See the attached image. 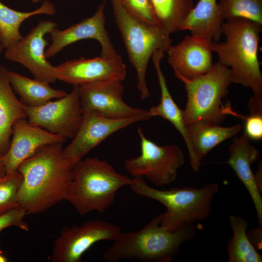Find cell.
<instances>
[{"label": "cell", "instance_id": "cell-1", "mask_svg": "<svg viewBox=\"0 0 262 262\" xmlns=\"http://www.w3.org/2000/svg\"><path fill=\"white\" fill-rule=\"evenodd\" d=\"M73 164L64 156L63 143L39 148L17 168L22 176L18 192L19 207L26 214H36L65 200Z\"/></svg>", "mask_w": 262, "mask_h": 262}, {"label": "cell", "instance_id": "cell-2", "mask_svg": "<svg viewBox=\"0 0 262 262\" xmlns=\"http://www.w3.org/2000/svg\"><path fill=\"white\" fill-rule=\"evenodd\" d=\"M262 25L244 18L224 22L225 42L213 41L212 47L218 61L228 67L232 82L250 88L254 95L262 96V75L258 48Z\"/></svg>", "mask_w": 262, "mask_h": 262}, {"label": "cell", "instance_id": "cell-3", "mask_svg": "<svg viewBox=\"0 0 262 262\" xmlns=\"http://www.w3.org/2000/svg\"><path fill=\"white\" fill-rule=\"evenodd\" d=\"M196 233L193 224L169 231L161 225L157 215L138 231L121 232L103 252V258L108 262L126 259L170 262L181 246L194 238Z\"/></svg>", "mask_w": 262, "mask_h": 262}, {"label": "cell", "instance_id": "cell-4", "mask_svg": "<svg viewBox=\"0 0 262 262\" xmlns=\"http://www.w3.org/2000/svg\"><path fill=\"white\" fill-rule=\"evenodd\" d=\"M131 181L106 161L82 159L73 164V179L65 200L80 215L94 211L102 213L112 205L118 191Z\"/></svg>", "mask_w": 262, "mask_h": 262}, {"label": "cell", "instance_id": "cell-5", "mask_svg": "<svg viewBox=\"0 0 262 262\" xmlns=\"http://www.w3.org/2000/svg\"><path fill=\"white\" fill-rule=\"evenodd\" d=\"M130 188L135 194L156 200L166 208L158 215L161 225L169 231L207 218L212 203L219 192V185L211 183L200 188L194 187L159 190L149 186L143 177L132 179Z\"/></svg>", "mask_w": 262, "mask_h": 262}, {"label": "cell", "instance_id": "cell-6", "mask_svg": "<svg viewBox=\"0 0 262 262\" xmlns=\"http://www.w3.org/2000/svg\"><path fill=\"white\" fill-rule=\"evenodd\" d=\"M111 2L115 22L136 72L137 88L144 100L149 96L146 78L148 62L155 51L166 52L171 47L170 34L159 25L147 24L135 17L118 0Z\"/></svg>", "mask_w": 262, "mask_h": 262}, {"label": "cell", "instance_id": "cell-7", "mask_svg": "<svg viewBox=\"0 0 262 262\" xmlns=\"http://www.w3.org/2000/svg\"><path fill=\"white\" fill-rule=\"evenodd\" d=\"M179 79L184 84L187 94L183 110L185 125L198 120L220 124L225 119L227 114L222 100L232 82L228 67L218 61L204 74L191 80Z\"/></svg>", "mask_w": 262, "mask_h": 262}, {"label": "cell", "instance_id": "cell-8", "mask_svg": "<svg viewBox=\"0 0 262 262\" xmlns=\"http://www.w3.org/2000/svg\"><path fill=\"white\" fill-rule=\"evenodd\" d=\"M137 131L140 139L141 154L125 161L127 171L133 177H145L156 186L172 182L178 169L184 163L182 151L174 144L158 145L146 137L140 127Z\"/></svg>", "mask_w": 262, "mask_h": 262}, {"label": "cell", "instance_id": "cell-9", "mask_svg": "<svg viewBox=\"0 0 262 262\" xmlns=\"http://www.w3.org/2000/svg\"><path fill=\"white\" fill-rule=\"evenodd\" d=\"M122 232L119 226L101 220H89L80 226H65L54 243L53 262H81L82 255L95 243L114 241Z\"/></svg>", "mask_w": 262, "mask_h": 262}, {"label": "cell", "instance_id": "cell-10", "mask_svg": "<svg viewBox=\"0 0 262 262\" xmlns=\"http://www.w3.org/2000/svg\"><path fill=\"white\" fill-rule=\"evenodd\" d=\"M25 108L29 124L66 139L74 137L82 118L78 86L56 100L36 107L25 105Z\"/></svg>", "mask_w": 262, "mask_h": 262}, {"label": "cell", "instance_id": "cell-11", "mask_svg": "<svg viewBox=\"0 0 262 262\" xmlns=\"http://www.w3.org/2000/svg\"><path fill=\"white\" fill-rule=\"evenodd\" d=\"M122 82L110 79L78 86L82 114L92 111L113 119L143 116L148 120L151 118L147 111L131 107L124 102Z\"/></svg>", "mask_w": 262, "mask_h": 262}, {"label": "cell", "instance_id": "cell-12", "mask_svg": "<svg viewBox=\"0 0 262 262\" xmlns=\"http://www.w3.org/2000/svg\"><path fill=\"white\" fill-rule=\"evenodd\" d=\"M57 27L54 21L43 20L20 40L5 49V57L21 64L34 78L49 84L56 80L55 66L45 56L48 41L45 35Z\"/></svg>", "mask_w": 262, "mask_h": 262}, {"label": "cell", "instance_id": "cell-13", "mask_svg": "<svg viewBox=\"0 0 262 262\" xmlns=\"http://www.w3.org/2000/svg\"><path fill=\"white\" fill-rule=\"evenodd\" d=\"M147 120L143 116L113 119L95 112H85L76 134L71 143L63 148L64 156L74 164L113 133L132 124Z\"/></svg>", "mask_w": 262, "mask_h": 262}, {"label": "cell", "instance_id": "cell-14", "mask_svg": "<svg viewBox=\"0 0 262 262\" xmlns=\"http://www.w3.org/2000/svg\"><path fill=\"white\" fill-rule=\"evenodd\" d=\"M105 5L103 0L92 16L65 30H60L56 27L50 32L52 42L45 51L46 58L52 57L66 47L85 39H95L99 43L101 56L112 57L117 54L105 27Z\"/></svg>", "mask_w": 262, "mask_h": 262}, {"label": "cell", "instance_id": "cell-15", "mask_svg": "<svg viewBox=\"0 0 262 262\" xmlns=\"http://www.w3.org/2000/svg\"><path fill=\"white\" fill-rule=\"evenodd\" d=\"M55 71L57 80L74 86L110 79L123 81L127 73L126 65L118 54L69 60L56 66Z\"/></svg>", "mask_w": 262, "mask_h": 262}, {"label": "cell", "instance_id": "cell-16", "mask_svg": "<svg viewBox=\"0 0 262 262\" xmlns=\"http://www.w3.org/2000/svg\"><path fill=\"white\" fill-rule=\"evenodd\" d=\"M213 41L187 35L178 44L171 45L166 52L176 77L191 80L208 72L213 65Z\"/></svg>", "mask_w": 262, "mask_h": 262}, {"label": "cell", "instance_id": "cell-17", "mask_svg": "<svg viewBox=\"0 0 262 262\" xmlns=\"http://www.w3.org/2000/svg\"><path fill=\"white\" fill-rule=\"evenodd\" d=\"M26 119H20L13 125L9 147L2 156L6 174L17 171L20 164L41 147L66 141L61 136L31 125Z\"/></svg>", "mask_w": 262, "mask_h": 262}, {"label": "cell", "instance_id": "cell-18", "mask_svg": "<svg viewBox=\"0 0 262 262\" xmlns=\"http://www.w3.org/2000/svg\"><path fill=\"white\" fill-rule=\"evenodd\" d=\"M188 137L187 146L190 164L198 172L201 161L216 146L236 135L241 130L240 124L230 127L205 120H198L186 125Z\"/></svg>", "mask_w": 262, "mask_h": 262}, {"label": "cell", "instance_id": "cell-19", "mask_svg": "<svg viewBox=\"0 0 262 262\" xmlns=\"http://www.w3.org/2000/svg\"><path fill=\"white\" fill-rule=\"evenodd\" d=\"M229 157L226 163L235 172L247 189L254 204L260 225L262 226V192L255 181L251 165L259 157V151L252 145L245 132L234 138L229 147Z\"/></svg>", "mask_w": 262, "mask_h": 262}, {"label": "cell", "instance_id": "cell-20", "mask_svg": "<svg viewBox=\"0 0 262 262\" xmlns=\"http://www.w3.org/2000/svg\"><path fill=\"white\" fill-rule=\"evenodd\" d=\"M8 70L0 66V155L7 152L13 127L22 118H27L25 104L18 99L10 84Z\"/></svg>", "mask_w": 262, "mask_h": 262}, {"label": "cell", "instance_id": "cell-21", "mask_svg": "<svg viewBox=\"0 0 262 262\" xmlns=\"http://www.w3.org/2000/svg\"><path fill=\"white\" fill-rule=\"evenodd\" d=\"M223 20L216 0H199L185 20L181 31H189L192 35L219 41Z\"/></svg>", "mask_w": 262, "mask_h": 262}, {"label": "cell", "instance_id": "cell-22", "mask_svg": "<svg viewBox=\"0 0 262 262\" xmlns=\"http://www.w3.org/2000/svg\"><path fill=\"white\" fill-rule=\"evenodd\" d=\"M164 55V51L158 50L153 53L151 57L157 75L161 97L159 104L150 108L147 112L150 117L161 116L169 121L180 133L187 146L189 143L188 137L184 121L183 110L178 106L172 98L161 68V61Z\"/></svg>", "mask_w": 262, "mask_h": 262}, {"label": "cell", "instance_id": "cell-23", "mask_svg": "<svg viewBox=\"0 0 262 262\" xmlns=\"http://www.w3.org/2000/svg\"><path fill=\"white\" fill-rule=\"evenodd\" d=\"M8 77L13 90L25 105L31 107L42 105L54 98L67 95L65 91L52 88L49 84L32 79L19 73L8 70Z\"/></svg>", "mask_w": 262, "mask_h": 262}, {"label": "cell", "instance_id": "cell-24", "mask_svg": "<svg viewBox=\"0 0 262 262\" xmlns=\"http://www.w3.org/2000/svg\"><path fill=\"white\" fill-rule=\"evenodd\" d=\"M56 11L55 5L48 0H44L37 9L30 12L15 10L0 1V43L4 49L13 45L22 37L19 29L25 20L40 14L52 16Z\"/></svg>", "mask_w": 262, "mask_h": 262}, {"label": "cell", "instance_id": "cell-25", "mask_svg": "<svg viewBox=\"0 0 262 262\" xmlns=\"http://www.w3.org/2000/svg\"><path fill=\"white\" fill-rule=\"evenodd\" d=\"M229 220L233 236L228 244V262H261L262 256L252 244L247 234L248 221L234 214L229 215Z\"/></svg>", "mask_w": 262, "mask_h": 262}, {"label": "cell", "instance_id": "cell-26", "mask_svg": "<svg viewBox=\"0 0 262 262\" xmlns=\"http://www.w3.org/2000/svg\"><path fill=\"white\" fill-rule=\"evenodd\" d=\"M158 25L170 34L181 31L193 10L192 0H149Z\"/></svg>", "mask_w": 262, "mask_h": 262}, {"label": "cell", "instance_id": "cell-27", "mask_svg": "<svg viewBox=\"0 0 262 262\" xmlns=\"http://www.w3.org/2000/svg\"><path fill=\"white\" fill-rule=\"evenodd\" d=\"M218 4L224 21L241 17L262 25V0H220Z\"/></svg>", "mask_w": 262, "mask_h": 262}, {"label": "cell", "instance_id": "cell-28", "mask_svg": "<svg viewBox=\"0 0 262 262\" xmlns=\"http://www.w3.org/2000/svg\"><path fill=\"white\" fill-rule=\"evenodd\" d=\"M22 180L17 170L0 179V215L19 207L18 192Z\"/></svg>", "mask_w": 262, "mask_h": 262}, {"label": "cell", "instance_id": "cell-29", "mask_svg": "<svg viewBox=\"0 0 262 262\" xmlns=\"http://www.w3.org/2000/svg\"><path fill=\"white\" fill-rule=\"evenodd\" d=\"M250 114L248 116L239 115L245 120V131L249 139H262V97H251L247 103Z\"/></svg>", "mask_w": 262, "mask_h": 262}, {"label": "cell", "instance_id": "cell-30", "mask_svg": "<svg viewBox=\"0 0 262 262\" xmlns=\"http://www.w3.org/2000/svg\"><path fill=\"white\" fill-rule=\"evenodd\" d=\"M132 15L150 25H159L149 0H118Z\"/></svg>", "mask_w": 262, "mask_h": 262}, {"label": "cell", "instance_id": "cell-31", "mask_svg": "<svg viewBox=\"0 0 262 262\" xmlns=\"http://www.w3.org/2000/svg\"><path fill=\"white\" fill-rule=\"evenodd\" d=\"M26 214L25 211L20 207L14 208L0 214V232L11 226H15L25 231H29V228L24 220Z\"/></svg>", "mask_w": 262, "mask_h": 262}, {"label": "cell", "instance_id": "cell-32", "mask_svg": "<svg viewBox=\"0 0 262 262\" xmlns=\"http://www.w3.org/2000/svg\"><path fill=\"white\" fill-rule=\"evenodd\" d=\"M248 237H253V238L249 239L252 244L255 247V244L258 246L259 248L262 245V226L251 230L249 233L247 232Z\"/></svg>", "mask_w": 262, "mask_h": 262}, {"label": "cell", "instance_id": "cell-33", "mask_svg": "<svg viewBox=\"0 0 262 262\" xmlns=\"http://www.w3.org/2000/svg\"><path fill=\"white\" fill-rule=\"evenodd\" d=\"M254 177L256 184L260 189L262 191V163H259V168L255 174H254Z\"/></svg>", "mask_w": 262, "mask_h": 262}, {"label": "cell", "instance_id": "cell-34", "mask_svg": "<svg viewBox=\"0 0 262 262\" xmlns=\"http://www.w3.org/2000/svg\"><path fill=\"white\" fill-rule=\"evenodd\" d=\"M6 175V171L2 157L0 155V179L4 177Z\"/></svg>", "mask_w": 262, "mask_h": 262}, {"label": "cell", "instance_id": "cell-35", "mask_svg": "<svg viewBox=\"0 0 262 262\" xmlns=\"http://www.w3.org/2000/svg\"><path fill=\"white\" fill-rule=\"evenodd\" d=\"M8 261L7 258L2 254H0V262H6Z\"/></svg>", "mask_w": 262, "mask_h": 262}, {"label": "cell", "instance_id": "cell-36", "mask_svg": "<svg viewBox=\"0 0 262 262\" xmlns=\"http://www.w3.org/2000/svg\"><path fill=\"white\" fill-rule=\"evenodd\" d=\"M31 0L33 3H35L39 2V1H44L46 0Z\"/></svg>", "mask_w": 262, "mask_h": 262}, {"label": "cell", "instance_id": "cell-37", "mask_svg": "<svg viewBox=\"0 0 262 262\" xmlns=\"http://www.w3.org/2000/svg\"><path fill=\"white\" fill-rule=\"evenodd\" d=\"M4 48L1 45V43H0V54L2 53L3 50L4 49Z\"/></svg>", "mask_w": 262, "mask_h": 262}, {"label": "cell", "instance_id": "cell-38", "mask_svg": "<svg viewBox=\"0 0 262 262\" xmlns=\"http://www.w3.org/2000/svg\"><path fill=\"white\" fill-rule=\"evenodd\" d=\"M0 41H1V35H0Z\"/></svg>", "mask_w": 262, "mask_h": 262}]
</instances>
